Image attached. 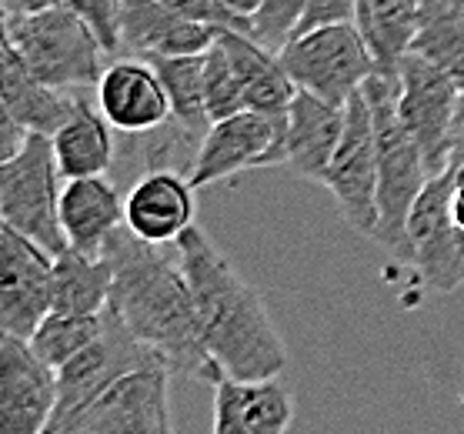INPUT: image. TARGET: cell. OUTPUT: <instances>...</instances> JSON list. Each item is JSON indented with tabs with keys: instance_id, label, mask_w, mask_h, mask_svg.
I'll return each instance as SVG.
<instances>
[{
	"instance_id": "5",
	"label": "cell",
	"mask_w": 464,
	"mask_h": 434,
	"mask_svg": "<svg viewBox=\"0 0 464 434\" xmlns=\"http://www.w3.org/2000/svg\"><path fill=\"white\" fill-rule=\"evenodd\" d=\"M61 178L51 134L31 130L11 160H0V217L53 257L71 247L61 227Z\"/></svg>"
},
{
	"instance_id": "25",
	"label": "cell",
	"mask_w": 464,
	"mask_h": 434,
	"mask_svg": "<svg viewBox=\"0 0 464 434\" xmlns=\"http://www.w3.org/2000/svg\"><path fill=\"white\" fill-rule=\"evenodd\" d=\"M358 24L378 57L381 74H398L418 34V0H358Z\"/></svg>"
},
{
	"instance_id": "2",
	"label": "cell",
	"mask_w": 464,
	"mask_h": 434,
	"mask_svg": "<svg viewBox=\"0 0 464 434\" xmlns=\"http://www.w3.org/2000/svg\"><path fill=\"white\" fill-rule=\"evenodd\" d=\"M178 257L194 291L204 344L227 378H275L287 368V348L261 294L244 281L208 234L190 224L178 237Z\"/></svg>"
},
{
	"instance_id": "9",
	"label": "cell",
	"mask_w": 464,
	"mask_h": 434,
	"mask_svg": "<svg viewBox=\"0 0 464 434\" xmlns=\"http://www.w3.org/2000/svg\"><path fill=\"white\" fill-rule=\"evenodd\" d=\"M461 84L444 67L408 51L398 64V114L418 140L428 170L438 174L451 164V130Z\"/></svg>"
},
{
	"instance_id": "32",
	"label": "cell",
	"mask_w": 464,
	"mask_h": 434,
	"mask_svg": "<svg viewBox=\"0 0 464 434\" xmlns=\"http://www.w3.org/2000/svg\"><path fill=\"white\" fill-rule=\"evenodd\" d=\"M341 21H358V0H304V17L297 24V34Z\"/></svg>"
},
{
	"instance_id": "7",
	"label": "cell",
	"mask_w": 464,
	"mask_h": 434,
	"mask_svg": "<svg viewBox=\"0 0 464 434\" xmlns=\"http://www.w3.org/2000/svg\"><path fill=\"white\" fill-rule=\"evenodd\" d=\"M164 364L160 354L140 344L130 331L121 324L111 307H104V331L94 344H87L81 354L57 368V408L47 424V434H67L71 424L111 388V384L134 368L144 364Z\"/></svg>"
},
{
	"instance_id": "23",
	"label": "cell",
	"mask_w": 464,
	"mask_h": 434,
	"mask_svg": "<svg viewBox=\"0 0 464 434\" xmlns=\"http://www.w3.org/2000/svg\"><path fill=\"white\" fill-rule=\"evenodd\" d=\"M53 158L63 180L97 178L114 168V124L104 111H94L87 94L77 97L74 114L53 130Z\"/></svg>"
},
{
	"instance_id": "35",
	"label": "cell",
	"mask_w": 464,
	"mask_h": 434,
	"mask_svg": "<svg viewBox=\"0 0 464 434\" xmlns=\"http://www.w3.org/2000/svg\"><path fill=\"white\" fill-rule=\"evenodd\" d=\"M451 164H454L451 214H454V224H458V231H461V241H464V160H451Z\"/></svg>"
},
{
	"instance_id": "30",
	"label": "cell",
	"mask_w": 464,
	"mask_h": 434,
	"mask_svg": "<svg viewBox=\"0 0 464 434\" xmlns=\"http://www.w3.org/2000/svg\"><path fill=\"white\" fill-rule=\"evenodd\" d=\"M81 17L87 21V27L97 34V41L104 43V51L111 57L124 53V0H67Z\"/></svg>"
},
{
	"instance_id": "27",
	"label": "cell",
	"mask_w": 464,
	"mask_h": 434,
	"mask_svg": "<svg viewBox=\"0 0 464 434\" xmlns=\"http://www.w3.org/2000/svg\"><path fill=\"white\" fill-rule=\"evenodd\" d=\"M104 331V311L101 314H71V311H51L31 334V348L41 354L51 368H63L67 361L81 354L87 344H94Z\"/></svg>"
},
{
	"instance_id": "22",
	"label": "cell",
	"mask_w": 464,
	"mask_h": 434,
	"mask_svg": "<svg viewBox=\"0 0 464 434\" xmlns=\"http://www.w3.org/2000/svg\"><path fill=\"white\" fill-rule=\"evenodd\" d=\"M218 41L231 53L234 67L241 74L247 107L264 111V114H287V107L297 94V84L287 74L281 53L264 47L261 41H254L247 31H234V27H221Z\"/></svg>"
},
{
	"instance_id": "18",
	"label": "cell",
	"mask_w": 464,
	"mask_h": 434,
	"mask_svg": "<svg viewBox=\"0 0 464 434\" xmlns=\"http://www.w3.org/2000/svg\"><path fill=\"white\" fill-rule=\"evenodd\" d=\"M344 124H348V104L327 101V97H317L297 87L295 101L287 107L285 168L297 178L324 184V174L341 144Z\"/></svg>"
},
{
	"instance_id": "37",
	"label": "cell",
	"mask_w": 464,
	"mask_h": 434,
	"mask_svg": "<svg viewBox=\"0 0 464 434\" xmlns=\"http://www.w3.org/2000/svg\"><path fill=\"white\" fill-rule=\"evenodd\" d=\"M224 4H227L231 11L241 14V17H247V21H251L254 14H257V7H261V0H224Z\"/></svg>"
},
{
	"instance_id": "29",
	"label": "cell",
	"mask_w": 464,
	"mask_h": 434,
	"mask_svg": "<svg viewBox=\"0 0 464 434\" xmlns=\"http://www.w3.org/2000/svg\"><path fill=\"white\" fill-rule=\"evenodd\" d=\"M301 17H304V0H261L257 14L251 17V37L271 51H281L297 34Z\"/></svg>"
},
{
	"instance_id": "11",
	"label": "cell",
	"mask_w": 464,
	"mask_h": 434,
	"mask_svg": "<svg viewBox=\"0 0 464 434\" xmlns=\"http://www.w3.org/2000/svg\"><path fill=\"white\" fill-rule=\"evenodd\" d=\"M454 164L431 174L408 214L411 265L438 294H451L464 285V241L451 214Z\"/></svg>"
},
{
	"instance_id": "33",
	"label": "cell",
	"mask_w": 464,
	"mask_h": 434,
	"mask_svg": "<svg viewBox=\"0 0 464 434\" xmlns=\"http://www.w3.org/2000/svg\"><path fill=\"white\" fill-rule=\"evenodd\" d=\"M27 138H31V130L0 107V160H11L27 144Z\"/></svg>"
},
{
	"instance_id": "19",
	"label": "cell",
	"mask_w": 464,
	"mask_h": 434,
	"mask_svg": "<svg viewBox=\"0 0 464 434\" xmlns=\"http://www.w3.org/2000/svg\"><path fill=\"white\" fill-rule=\"evenodd\" d=\"M124 53L160 61V57H184L204 53L214 43L218 31L188 14L174 11L164 0H124Z\"/></svg>"
},
{
	"instance_id": "34",
	"label": "cell",
	"mask_w": 464,
	"mask_h": 434,
	"mask_svg": "<svg viewBox=\"0 0 464 434\" xmlns=\"http://www.w3.org/2000/svg\"><path fill=\"white\" fill-rule=\"evenodd\" d=\"M63 0H0V11L4 17L11 21V17H31V14H41L47 7H57Z\"/></svg>"
},
{
	"instance_id": "15",
	"label": "cell",
	"mask_w": 464,
	"mask_h": 434,
	"mask_svg": "<svg viewBox=\"0 0 464 434\" xmlns=\"http://www.w3.org/2000/svg\"><path fill=\"white\" fill-rule=\"evenodd\" d=\"M97 107L127 138L158 130L170 121V97L154 61L130 53H121L107 64L97 84Z\"/></svg>"
},
{
	"instance_id": "8",
	"label": "cell",
	"mask_w": 464,
	"mask_h": 434,
	"mask_svg": "<svg viewBox=\"0 0 464 434\" xmlns=\"http://www.w3.org/2000/svg\"><path fill=\"white\" fill-rule=\"evenodd\" d=\"M287 154V114H264L244 107L237 114L214 121L204 134L190 180L204 191L211 184L237 178L254 168H277Z\"/></svg>"
},
{
	"instance_id": "21",
	"label": "cell",
	"mask_w": 464,
	"mask_h": 434,
	"mask_svg": "<svg viewBox=\"0 0 464 434\" xmlns=\"http://www.w3.org/2000/svg\"><path fill=\"white\" fill-rule=\"evenodd\" d=\"M77 97L81 94H67V91L44 84L41 77L24 64L17 47L4 37V51H0V104L11 117H17L24 128L53 138V130L74 114Z\"/></svg>"
},
{
	"instance_id": "16",
	"label": "cell",
	"mask_w": 464,
	"mask_h": 434,
	"mask_svg": "<svg viewBox=\"0 0 464 434\" xmlns=\"http://www.w3.org/2000/svg\"><path fill=\"white\" fill-rule=\"evenodd\" d=\"M198 217V188L188 170H144L124 198V224L150 244H178Z\"/></svg>"
},
{
	"instance_id": "13",
	"label": "cell",
	"mask_w": 464,
	"mask_h": 434,
	"mask_svg": "<svg viewBox=\"0 0 464 434\" xmlns=\"http://www.w3.org/2000/svg\"><path fill=\"white\" fill-rule=\"evenodd\" d=\"M168 364H144L121 374L67 434H168L170 424Z\"/></svg>"
},
{
	"instance_id": "14",
	"label": "cell",
	"mask_w": 464,
	"mask_h": 434,
	"mask_svg": "<svg viewBox=\"0 0 464 434\" xmlns=\"http://www.w3.org/2000/svg\"><path fill=\"white\" fill-rule=\"evenodd\" d=\"M57 408V368L27 338L0 334V434H47Z\"/></svg>"
},
{
	"instance_id": "17",
	"label": "cell",
	"mask_w": 464,
	"mask_h": 434,
	"mask_svg": "<svg viewBox=\"0 0 464 434\" xmlns=\"http://www.w3.org/2000/svg\"><path fill=\"white\" fill-rule=\"evenodd\" d=\"M295 421V394L275 378H227L214 384V434H281Z\"/></svg>"
},
{
	"instance_id": "31",
	"label": "cell",
	"mask_w": 464,
	"mask_h": 434,
	"mask_svg": "<svg viewBox=\"0 0 464 434\" xmlns=\"http://www.w3.org/2000/svg\"><path fill=\"white\" fill-rule=\"evenodd\" d=\"M170 4L174 11L188 14L190 21H201L214 31H221V27H234V31H247L251 34V21L241 17L237 11H231L224 0H164Z\"/></svg>"
},
{
	"instance_id": "20",
	"label": "cell",
	"mask_w": 464,
	"mask_h": 434,
	"mask_svg": "<svg viewBox=\"0 0 464 434\" xmlns=\"http://www.w3.org/2000/svg\"><path fill=\"white\" fill-rule=\"evenodd\" d=\"M124 224V198L114 184L97 178H71L61 191V227L71 247L104 255L111 234Z\"/></svg>"
},
{
	"instance_id": "24",
	"label": "cell",
	"mask_w": 464,
	"mask_h": 434,
	"mask_svg": "<svg viewBox=\"0 0 464 434\" xmlns=\"http://www.w3.org/2000/svg\"><path fill=\"white\" fill-rule=\"evenodd\" d=\"M114 267L107 255H84L67 247L53 257V311L101 314L111 301Z\"/></svg>"
},
{
	"instance_id": "10",
	"label": "cell",
	"mask_w": 464,
	"mask_h": 434,
	"mask_svg": "<svg viewBox=\"0 0 464 434\" xmlns=\"http://www.w3.org/2000/svg\"><path fill=\"white\" fill-rule=\"evenodd\" d=\"M331 198L338 201L341 217L354 231L374 237L378 231V138H374V117L364 91L348 97V124L341 144L331 158L324 184Z\"/></svg>"
},
{
	"instance_id": "6",
	"label": "cell",
	"mask_w": 464,
	"mask_h": 434,
	"mask_svg": "<svg viewBox=\"0 0 464 434\" xmlns=\"http://www.w3.org/2000/svg\"><path fill=\"white\" fill-rule=\"evenodd\" d=\"M277 53L301 91L338 104H348V97L358 94L364 81L381 71L358 21L324 24L314 31L295 34Z\"/></svg>"
},
{
	"instance_id": "26",
	"label": "cell",
	"mask_w": 464,
	"mask_h": 434,
	"mask_svg": "<svg viewBox=\"0 0 464 434\" xmlns=\"http://www.w3.org/2000/svg\"><path fill=\"white\" fill-rule=\"evenodd\" d=\"M160 81L168 87L170 117L190 134L204 138L211 130L208 97H204V53H184V57H160L154 61Z\"/></svg>"
},
{
	"instance_id": "4",
	"label": "cell",
	"mask_w": 464,
	"mask_h": 434,
	"mask_svg": "<svg viewBox=\"0 0 464 434\" xmlns=\"http://www.w3.org/2000/svg\"><path fill=\"white\" fill-rule=\"evenodd\" d=\"M4 37L44 84L67 94H87L91 87L97 91L111 57L67 0L31 17H4Z\"/></svg>"
},
{
	"instance_id": "36",
	"label": "cell",
	"mask_w": 464,
	"mask_h": 434,
	"mask_svg": "<svg viewBox=\"0 0 464 434\" xmlns=\"http://www.w3.org/2000/svg\"><path fill=\"white\" fill-rule=\"evenodd\" d=\"M451 160H464V87H461V97H458V114H454Z\"/></svg>"
},
{
	"instance_id": "12",
	"label": "cell",
	"mask_w": 464,
	"mask_h": 434,
	"mask_svg": "<svg viewBox=\"0 0 464 434\" xmlns=\"http://www.w3.org/2000/svg\"><path fill=\"white\" fill-rule=\"evenodd\" d=\"M53 311V255L17 227H0V334L27 338Z\"/></svg>"
},
{
	"instance_id": "1",
	"label": "cell",
	"mask_w": 464,
	"mask_h": 434,
	"mask_svg": "<svg viewBox=\"0 0 464 434\" xmlns=\"http://www.w3.org/2000/svg\"><path fill=\"white\" fill-rule=\"evenodd\" d=\"M164 244H150L121 224L104 255L114 267V287L107 307L114 311L140 344L164 358L170 371L218 384L224 378L204 344L194 291L180 257H168Z\"/></svg>"
},
{
	"instance_id": "3",
	"label": "cell",
	"mask_w": 464,
	"mask_h": 434,
	"mask_svg": "<svg viewBox=\"0 0 464 434\" xmlns=\"http://www.w3.org/2000/svg\"><path fill=\"white\" fill-rule=\"evenodd\" d=\"M364 97L374 117V138H378V231L374 241L384 251L411 265V244H408V214L418 194L431 178L418 140L404 128L398 114V74H374L364 81Z\"/></svg>"
},
{
	"instance_id": "28",
	"label": "cell",
	"mask_w": 464,
	"mask_h": 434,
	"mask_svg": "<svg viewBox=\"0 0 464 434\" xmlns=\"http://www.w3.org/2000/svg\"><path fill=\"white\" fill-rule=\"evenodd\" d=\"M204 97H208V114H211V121H224V117H231L247 107L241 74H237L231 53L224 51V43L218 37L204 51Z\"/></svg>"
}]
</instances>
